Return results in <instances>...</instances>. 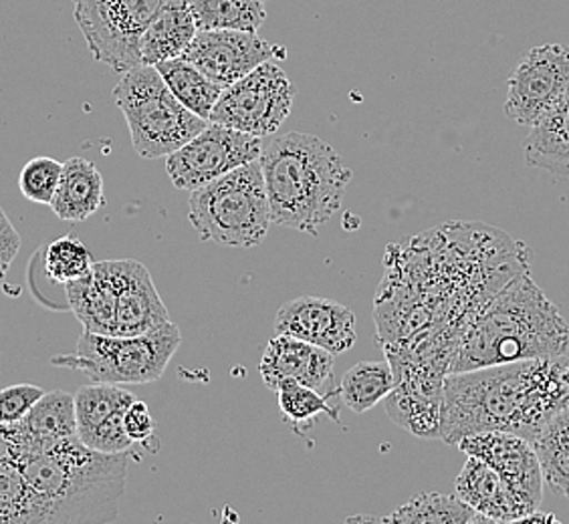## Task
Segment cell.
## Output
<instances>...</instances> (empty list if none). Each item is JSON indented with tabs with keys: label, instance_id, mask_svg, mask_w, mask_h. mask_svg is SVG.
Here are the masks:
<instances>
[{
	"label": "cell",
	"instance_id": "cell-1",
	"mask_svg": "<svg viewBox=\"0 0 569 524\" xmlns=\"http://www.w3.org/2000/svg\"><path fill=\"white\" fill-rule=\"evenodd\" d=\"M568 407V355L449 373L442 382L440 440L457 446L472 434L507 432L533 442Z\"/></svg>",
	"mask_w": 569,
	"mask_h": 524
},
{
	"label": "cell",
	"instance_id": "cell-2",
	"mask_svg": "<svg viewBox=\"0 0 569 524\" xmlns=\"http://www.w3.org/2000/svg\"><path fill=\"white\" fill-rule=\"evenodd\" d=\"M132 452L106 454L69 437L17 464L33 496L34 524L113 523Z\"/></svg>",
	"mask_w": 569,
	"mask_h": 524
},
{
	"label": "cell",
	"instance_id": "cell-3",
	"mask_svg": "<svg viewBox=\"0 0 569 524\" xmlns=\"http://www.w3.org/2000/svg\"><path fill=\"white\" fill-rule=\"evenodd\" d=\"M569 325L529 274H521L482 305L460 331L449 373L566 355Z\"/></svg>",
	"mask_w": 569,
	"mask_h": 524
},
{
	"label": "cell",
	"instance_id": "cell-4",
	"mask_svg": "<svg viewBox=\"0 0 569 524\" xmlns=\"http://www.w3.org/2000/svg\"><path fill=\"white\" fill-rule=\"evenodd\" d=\"M259 162L271 222L311 236L340 212L353 175L338 150L299 131L263 143Z\"/></svg>",
	"mask_w": 569,
	"mask_h": 524
},
{
	"label": "cell",
	"instance_id": "cell-5",
	"mask_svg": "<svg viewBox=\"0 0 569 524\" xmlns=\"http://www.w3.org/2000/svg\"><path fill=\"white\" fill-rule=\"evenodd\" d=\"M188 219L202 241L237 249L261 244L273 224L261 162H249L190 192Z\"/></svg>",
	"mask_w": 569,
	"mask_h": 524
},
{
	"label": "cell",
	"instance_id": "cell-6",
	"mask_svg": "<svg viewBox=\"0 0 569 524\" xmlns=\"http://www.w3.org/2000/svg\"><path fill=\"white\" fill-rule=\"evenodd\" d=\"M113 101L128 121L133 150L146 160L170 155L209 123L174 98L153 66L121 73Z\"/></svg>",
	"mask_w": 569,
	"mask_h": 524
},
{
	"label": "cell",
	"instance_id": "cell-7",
	"mask_svg": "<svg viewBox=\"0 0 569 524\" xmlns=\"http://www.w3.org/2000/svg\"><path fill=\"white\" fill-rule=\"evenodd\" d=\"M180 341V329L172 321L132 337L83 331L76 351L51 357V365L86 373L91 382L152 383L164 375Z\"/></svg>",
	"mask_w": 569,
	"mask_h": 524
},
{
	"label": "cell",
	"instance_id": "cell-8",
	"mask_svg": "<svg viewBox=\"0 0 569 524\" xmlns=\"http://www.w3.org/2000/svg\"><path fill=\"white\" fill-rule=\"evenodd\" d=\"M178 0H73L89 53L116 73L142 66L140 41L153 19Z\"/></svg>",
	"mask_w": 569,
	"mask_h": 524
},
{
	"label": "cell",
	"instance_id": "cell-9",
	"mask_svg": "<svg viewBox=\"0 0 569 524\" xmlns=\"http://www.w3.org/2000/svg\"><path fill=\"white\" fill-rule=\"evenodd\" d=\"M296 99V88L283 69L267 61L222 91L210 120L267 138L283 125Z\"/></svg>",
	"mask_w": 569,
	"mask_h": 524
},
{
	"label": "cell",
	"instance_id": "cell-10",
	"mask_svg": "<svg viewBox=\"0 0 569 524\" xmlns=\"http://www.w3.org/2000/svg\"><path fill=\"white\" fill-rule=\"evenodd\" d=\"M263 138L209 121L204 130L166 155V172L178 190L194 192L220 175L259 160Z\"/></svg>",
	"mask_w": 569,
	"mask_h": 524
},
{
	"label": "cell",
	"instance_id": "cell-11",
	"mask_svg": "<svg viewBox=\"0 0 569 524\" xmlns=\"http://www.w3.org/2000/svg\"><path fill=\"white\" fill-rule=\"evenodd\" d=\"M568 91V44H539L521 57L509 77L505 113L515 123L531 128L553 110Z\"/></svg>",
	"mask_w": 569,
	"mask_h": 524
},
{
	"label": "cell",
	"instance_id": "cell-12",
	"mask_svg": "<svg viewBox=\"0 0 569 524\" xmlns=\"http://www.w3.org/2000/svg\"><path fill=\"white\" fill-rule=\"evenodd\" d=\"M273 44L251 31H198L182 57L212 83L227 89L274 57Z\"/></svg>",
	"mask_w": 569,
	"mask_h": 524
},
{
	"label": "cell",
	"instance_id": "cell-13",
	"mask_svg": "<svg viewBox=\"0 0 569 524\" xmlns=\"http://www.w3.org/2000/svg\"><path fill=\"white\" fill-rule=\"evenodd\" d=\"M457 446L467 456L482 460L497 470L531 513L539 511L546 482L536 449L529 440L507 432H482L462 437Z\"/></svg>",
	"mask_w": 569,
	"mask_h": 524
},
{
	"label": "cell",
	"instance_id": "cell-14",
	"mask_svg": "<svg viewBox=\"0 0 569 524\" xmlns=\"http://www.w3.org/2000/svg\"><path fill=\"white\" fill-rule=\"evenodd\" d=\"M274 331L303 339L333 355L356 345V315L341 303L321 296H297L284 303L274 318Z\"/></svg>",
	"mask_w": 569,
	"mask_h": 524
},
{
	"label": "cell",
	"instance_id": "cell-15",
	"mask_svg": "<svg viewBox=\"0 0 569 524\" xmlns=\"http://www.w3.org/2000/svg\"><path fill=\"white\" fill-rule=\"evenodd\" d=\"M133 393L118 383L93 382L76 393L77 436L91 450L106 454L130 452L132 440L126 434L123 414Z\"/></svg>",
	"mask_w": 569,
	"mask_h": 524
},
{
	"label": "cell",
	"instance_id": "cell-16",
	"mask_svg": "<svg viewBox=\"0 0 569 524\" xmlns=\"http://www.w3.org/2000/svg\"><path fill=\"white\" fill-rule=\"evenodd\" d=\"M116 291L113 335L132 337L170 321L164 301L156 291L152 274L142 262L123 259L106 261Z\"/></svg>",
	"mask_w": 569,
	"mask_h": 524
},
{
	"label": "cell",
	"instance_id": "cell-17",
	"mask_svg": "<svg viewBox=\"0 0 569 524\" xmlns=\"http://www.w3.org/2000/svg\"><path fill=\"white\" fill-rule=\"evenodd\" d=\"M333 363L336 355L328 350L303 339L277 333L264 347L259 372L264 385L273 392L283 382H299L331 397L340 395V387H331Z\"/></svg>",
	"mask_w": 569,
	"mask_h": 524
},
{
	"label": "cell",
	"instance_id": "cell-18",
	"mask_svg": "<svg viewBox=\"0 0 569 524\" xmlns=\"http://www.w3.org/2000/svg\"><path fill=\"white\" fill-rule=\"evenodd\" d=\"M457 496L489 523H523V518L531 514L499 472L475 456H467L460 470Z\"/></svg>",
	"mask_w": 569,
	"mask_h": 524
},
{
	"label": "cell",
	"instance_id": "cell-19",
	"mask_svg": "<svg viewBox=\"0 0 569 524\" xmlns=\"http://www.w3.org/2000/svg\"><path fill=\"white\" fill-rule=\"evenodd\" d=\"M11 427L19 460L77 436L76 395L63 390L44 392L29 414Z\"/></svg>",
	"mask_w": 569,
	"mask_h": 524
},
{
	"label": "cell",
	"instance_id": "cell-20",
	"mask_svg": "<svg viewBox=\"0 0 569 524\" xmlns=\"http://www.w3.org/2000/svg\"><path fill=\"white\" fill-rule=\"evenodd\" d=\"M106 204L103 178L93 162L71 158L63 164L53 202L49 204L57 219L66 222H86Z\"/></svg>",
	"mask_w": 569,
	"mask_h": 524
},
{
	"label": "cell",
	"instance_id": "cell-21",
	"mask_svg": "<svg viewBox=\"0 0 569 524\" xmlns=\"http://www.w3.org/2000/svg\"><path fill=\"white\" fill-rule=\"evenodd\" d=\"M523 150L527 165L569 175V91L553 110L531 125Z\"/></svg>",
	"mask_w": 569,
	"mask_h": 524
},
{
	"label": "cell",
	"instance_id": "cell-22",
	"mask_svg": "<svg viewBox=\"0 0 569 524\" xmlns=\"http://www.w3.org/2000/svg\"><path fill=\"white\" fill-rule=\"evenodd\" d=\"M198 33L197 21L188 7V0H178L160 12L140 41L142 66H158L182 57L188 44Z\"/></svg>",
	"mask_w": 569,
	"mask_h": 524
},
{
	"label": "cell",
	"instance_id": "cell-23",
	"mask_svg": "<svg viewBox=\"0 0 569 524\" xmlns=\"http://www.w3.org/2000/svg\"><path fill=\"white\" fill-rule=\"evenodd\" d=\"M153 67L164 79L168 89L174 93V98L187 110L197 113L202 120H210V113L214 110L224 89L212 83L209 77L204 75L198 67L188 63L184 57H176Z\"/></svg>",
	"mask_w": 569,
	"mask_h": 524
},
{
	"label": "cell",
	"instance_id": "cell-24",
	"mask_svg": "<svg viewBox=\"0 0 569 524\" xmlns=\"http://www.w3.org/2000/svg\"><path fill=\"white\" fill-rule=\"evenodd\" d=\"M380 523L400 524H477L489 523L485 516L475 513L459 496L422 492L408 503L398 506L395 513L378 518Z\"/></svg>",
	"mask_w": 569,
	"mask_h": 524
},
{
	"label": "cell",
	"instance_id": "cell-25",
	"mask_svg": "<svg viewBox=\"0 0 569 524\" xmlns=\"http://www.w3.org/2000/svg\"><path fill=\"white\" fill-rule=\"evenodd\" d=\"M440 402L442 395L396 383L395 390L386 397V407L396 424L408 432L422 437H440Z\"/></svg>",
	"mask_w": 569,
	"mask_h": 524
},
{
	"label": "cell",
	"instance_id": "cell-26",
	"mask_svg": "<svg viewBox=\"0 0 569 524\" xmlns=\"http://www.w3.org/2000/svg\"><path fill=\"white\" fill-rule=\"evenodd\" d=\"M531 444L549 491L569 498V407L553 415Z\"/></svg>",
	"mask_w": 569,
	"mask_h": 524
},
{
	"label": "cell",
	"instance_id": "cell-27",
	"mask_svg": "<svg viewBox=\"0 0 569 524\" xmlns=\"http://www.w3.org/2000/svg\"><path fill=\"white\" fill-rule=\"evenodd\" d=\"M396 387L395 370L386 361H360L346 372L340 383L343 404L356 414L370 412Z\"/></svg>",
	"mask_w": 569,
	"mask_h": 524
},
{
	"label": "cell",
	"instance_id": "cell-28",
	"mask_svg": "<svg viewBox=\"0 0 569 524\" xmlns=\"http://www.w3.org/2000/svg\"><path fill=\"white\" fill-rule=\"evenodd\" d=\"M198 31H251L257 33L267 19L264 0H188Z\"/></svg>",
	"mask_w": 569,
	"mask_h": 524
},
{
	"label": "cell",
	"instance_id": "cell-29",
	"mask_svg": "<svg viewBox=\"0 0 569 524\" xmlns=\"http://www.w3.org/2000/svg\"><path fill=\"white\" fill-rule=\"evenodd\" d=\"M277 397H279L281 417L299 434L306 432L307 427L313 426L321 414L329 415L333 422L341 424L338 410L329 405V395L309 385L283 382L277 387Z\"/></svg>",
	"mask_w": 569,
	"mask_h": 524
},
{
	"label": "cell",
	"instance_id": "cell-30",
	"mask_svg": "<svg viewBox=\"0 0 569 524\" xmlns=\"http://www.w3.org/2000/svg\"><path fill=\"white\" fill-rule=\"evenodd\" d=\"M43 273L51 283L66 286L91 273L93 259L88 246L73 234L61 236L41 251Z\"/></svg>",
	"mask_w": 569,
	"mask_h": 524
},
{
	"label": "cell",
	"instance_id": "cell-31",
	"mask_svg": "<svg viewBox=\"0 0 569 524\" xmlns=\"http://www.w3.org/2000/svg\"><path fill=\"white\" fill-rule=\"evenodd\" d=\"M0 524H34L33 496L17 462H0Z\"/></svg>",
	"mask_w": 569,
	"mask_h": 524
},
{
	"label": "cell",
	"instance_id": "cell-32",
	"mask_svg": "<svg viewBox=\"0 0 569 524\" xmlns=\"http://www.w3.org/2000/svg\"><path fill=\"white\" fill-rule=\"evenodd\" d=\"M63 164H59L53 158H34L24 165L19 175V188L22 196L31 200L34 204H51L56 196L59 178H61Z\"/></svg>",
	"mask_w": 569,
	"mask_h": 524
},
{
	"label": "cell",
	"instance_id": "cell-33",
	"mask_svg": "<svg viewBox=\"0 0 569 524\" xmlns=\"http://www.w3.org/2000/svg\"><path fill=\"white\" fill-rule=\"evenodd\" d=\"M43 393L39 385L31 383H19L0 390V424L21 422Z\"/></svg>",
	"mask_w": 569,
	"mask_h": 524
},
{
	"label": "cell",
	"instance_id": "cell-34",
	"mask_svg": "<svg viewBox=\"0 0 569 524\" xmlns=\"http://www.w3.org/2000/svg\"><path fill=\"white\" fill-rule=\"evenodd\" d=\"M123 427L133 444H148L156 432V422L150 414V407L140 400H133L123 414Z\"/></svg>",
	"mask_w": 569,
	"mask_h": 524
},
{
	"label": "cell",
	"instance_id": "cell-35",
	"mask_svg": "<svg viewBox=\"0 0 569 524\" xmlns=\"http://www.w3.org/2000/svg\"><path fill=\"white\" fill-rule=\"evenodd\" d=\"M21 251V234L12 226L11 220L0 208V283L11 271L14 256Z\"/></svg>",
	"mask_w": 569,
	"mask_h": 524
},
{
	"label": "cell",
	"instance_id": "cell-36",
	"mask_svg": "<svg viewBox=\"0 0 569 524\" xmlns=\"http://www.w3.org/2000/svg\"><path fill=\"white\" fill-rule=\"evenodd\" d=\"M19 446L12 434L11 424H0V462H17Z\"/></svg>",
	"mask_w": 569,
	"mask_h": 524
}]
</instances>
